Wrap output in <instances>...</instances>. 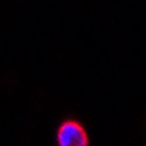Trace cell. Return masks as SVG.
<instances>
[{
  "label": "cell",
  "mask_w": 146,
  "mask_h": 146,
  "mask_svg": "<svg viewBox=\"0 0 146 146\" xmlns=\"http://www.w3.org/2000/svg\"><path fill=\"white\" fill-rule=\"evenodd\" d=\"M57 142L62 146H86L89 139L80 124L75 121H66L57 131Z\"/></svg>",
  "instance_id": "obj_1"
}]
</instances>
